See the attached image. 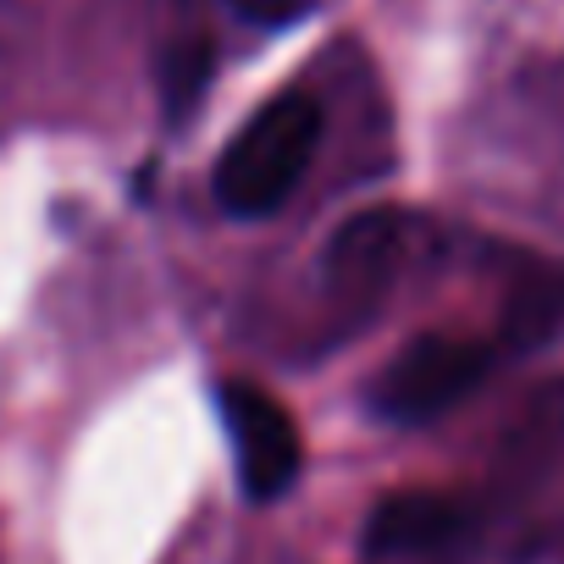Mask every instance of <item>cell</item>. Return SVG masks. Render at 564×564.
<instances>
[{
  "mask_svg": "<svg viewBox=\"0 0 564 564\" xmlns=\"http://www.w3.org/2000/svg\"><path fill=\"white\" fill-rule=\"evenodd\" d=\"M322 144V106L305 89L271 95L221 150L216 161V199L227 216H271L300 188Z\"/></svg>",
  "mask_w": 564,
  "mask_h": 564,
  "instance_id": "6da1fadb",
  "label": "cell"
},
{
  "mask_svg": "<svg viewBox=\"0 0 564 564\" xmlns=\"http://www.w3.org/2000/svg\"><path fill=\"white\" fill-rule=\"evenodd\" d=\"M487 371H492L487 344H476V338H448V333H426V338H415V344L377 377L371 410H377L382 421L421 426V421L448 415Z\"/></svg>",
  "mask_w": 564,
  "mask_h": 564,
  "instance_id": "7a4b0ae2",
  "label": "cell"
},
{
  "mask_svg": "<svg viewBox=\"0 0 564 564\" xmlns=\"http://www.w3.org/2000/svg\"><path fill=\"white\" fill-rule=\"evenodd\" d=\"M216 404H221V426L232 437V459H238L243 492L254 503L282 498L300 481V465H305L294 415L282 410L265 388H254V382H221Z\"/></svg>",
  "mask_w": 564,
  "mask_h": 564,
  "instance_id": "3957f363",
  "label": "cell"
},
{
  "mask_svg": "<svg viewBox=\"0 0 564 564\" xmlns=\"http://www.w3.org/2000/svg\"><path fill=\"white\" fill-rule=\"evenodd\" d=\"M410 249V221L399 210H360L344 221L322 254V271L338 300H377L399 276V260Z\"/></svg>",
  "mask_w": 564,
  "mask_h": 564,
  "instance_id": "277c9868",
  "label": "cell"
},
{
  "mask_svg": "<svg viewBox=\"0 0 564 564\" xmlns=\"http://www.w3.org/2000/svg\"><path fill=\"white\" fill-rule=\"evenodd\" d=\"M459 503L443 492H399L388 503H377L371 525H366V547L371 553H421L437 547L459 531Z\"/></svg>",
  "mask_w": 564,
  "mask_h": 564,
  "instance_id": "5b68a950",
  "label": "cell"
},
{
  "mask_svg": "<svg viewBox=\"0 0 564 564\" xmlns=\"http://www.w3.org/2000/svg\"><path fill=\"white\" fill-rule=\"evenodd\" d=\"M564 333V265H531L503 300V344L542 349Z\"/></svg>",
  "mask_w": 564,
  "mask_h": 564,
  "instance_id": "8992f818",
  "label": "cell"
},
{
  "mask_svg": "<svg viewBox=\"0 0 564 564\" xmlns=\"http://www.w3.org/2000/svg\"><path fill=\"white\" fill-rule=\"evenodd\" d=\"M210 73H216V51H210L205 34L172 40V51L161 56V100H166V117H188V111L199 106Z\"/></svg>",
  "mask_w": 564,
  "mask_h": 564,
  "instance_id": "52a82bcc",
  "label": "cell"
},
{
  "mask_svg": "<svg viewBox=\"0 0 564 564\" xmlns=\"http://www.w3.org/2000/svg\"><path fill=\"white\" fill-rule=\"evenodd\" d=\"M227 7H232L243 23H254V29H289V23L311 18L322 0H227Z\"/></svg>",
  "mask_w": 564,
  "mask_h": 564,
  "instance_id": "ba28073f",
  "label": "cell"
}]
</instances>
